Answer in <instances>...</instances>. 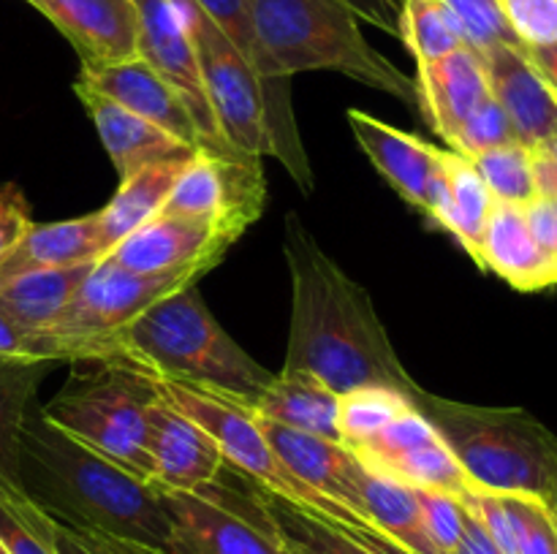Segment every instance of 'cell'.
I'll return each mask as SVG.
<instances>
[{
	"mask_svg": "<svg viewBox=\"0 0 557 554\" xmlns=\"http://www.w3.org/2000/svg\"><path fill=\"white\" fill-rule=\"evenodd\" d=\"M0 554H11L9 549H5V543H3V541H0Z\"/></svg>",
	"mask_w": 557,
	"mask_h": 554,
	"instance_id": "53",
	"label": "cell"
},
{
	"mask_svg": "<svg viewBox=\"0 0 557 554\" xmlns=\"http://www.w3.org/2000/svg\"><path fill=\"white\" fill-rule=\"evenodd\" d=\"M533 152H539V155H544V158H553V161H557V134L549 136V139L544 141V144L539 147V150H533Z\"/></svg>",
	"mask_w": 557,
	"mask_h": 554,
	"instance_id": "51",
	"label": "cell"
},
{
	"mask_svg": "<svg viewBox=\"0 0 557 554\" xmlns=\"http://www.w3.org/2000/svg\"><path fill=\"white\" fill-rule=\"evenodd\" d=\"M417 92L433 128L451 147L462 123L490 98L482 54L460 47L435 63L417 65Z\"/></svg>",
	"mask_w": 557,
	"mask_h": 554,
	"instance_id": "22",
	"label": "cell"
},
{
	"mask_svg": "<svg viewBox=\"0 0 557 554\" xmlns=\"http://www.w3.org/2000/svg\"><path fill=\"white\" fill-rule=\"evenodd\" d=\"M413 405L435 424L473 487L553 500L557 435L522 407H484L419 391Z\"/></svg>",
	"mask_w": 557,
	"mask_h": 554,
	"instance_id": "6",
	"label": "cell"
},
{
	"mask_svg": "<svg viewBox=\"0 0 557 554\" xmlns=\"http://www.w3.org/2000/svg\"><path fill=\"white\" fill-rule=\"evenodd\" d=\"M533 158H536L539 196H553V199H557V161L539 155V152H533Z\"/></svg>",
	"mask_w": 557,
	"mask_h": 554,
	"instance_id": "50",
	"label": "cell"
},
{
	"mask_svg": "<svg viewBox=\"0 0 557 554\" xmlns=\"http://www.w3.org/2000/svg\"><path fill=\"white\" fill-rule=\"evenodd\" d=\"M272 521H275L281 541L299 554H375L364 546L348 527L324 519L313 511L297 508L286 500L259 489Z\"/></svg>",
	"mask_w": 557,
	"mask_h": 554,
	"instance_id": "31",
	"label": "cell"
},
{
	"mask_svg": "<svg viewBox=\"0 0 557 554\" xmlns=\"http://www.w3.org/2000/svg\"><path fill=\"white\" fill-rule=\"evenodd\" d=\"M248 483L239 489L218 476L190 492L161 489L172 521L169 554H286L259 487Z\"/></svg>",
	"mask_w": 557,
	"mask_h": 554,
	"instance_id": "10",
	"label": "cell"
},
{
	"mask_svg": "<svg viewBox=\"0 0 557 554\" xmlns=\"http://www.w3.org/2000/svg\"><path fill=\"white\" fill-rule=\"evenodd\" d=\"M180 5L194 36L201 81L221 134L243 155L277 158L299 188L310 193L313 174L288 103V79H261L194 0H180Z\"/></svg>",
	"mask_w": 557,
	"mask_h": 554,
	"instance_id": "5",
	"label": "cell"
},
{
	"mask_svg": "<svg viewBox=\"0 0 557 554\" xmlns=\"http://www.w3.org/2000/svg\"><path fill=\"white\" fill-rule=\"evenodd\" d=\"M479 266L504 277L517 291H542L555 286L553 269L528 226L525 206L495 201L484 228Z\"/></svg>",
	"mask_w": 557,
	"mask_h": 554,
	"instance_id": "24",
	"label": "cell"
},
{
	"mask_svg": "<svg viewBox=\"0 0 557 554\" xmlns=\"http://www.w3.org/2000/svg\"><path fill=\"white\" fill-rule=\"evenodd\" d=\"M30 206H27V199L20 190V185H0V261L30 231Z\"/></svg>",
	"mask_w": 557,
	"mask_h": 554,
	"instance_id": "44",
	"label": "cell"
},
{
	"mask_svg": "<svg viewBox=\"0 0 557 554\" xmlns=\"http://www.w3.org/2000/svg\"><path fill=\"white\" fill-rule=\"evenodd\" d=\"M267 185L261 158L215 155L199 150L180 174L163 212L196 217L243 237L259 221Z\"/></svg>",
	"mask_w": 557,
	"mask_h": 554,
	"instance_id": "11",
	"label": "cell"
},
{
	"mask_svg": "<svg viewBox=\"0 0 557 554\" xmlns=\"http://www.w3.org/2000/svg\"><path fill=\"white\" fill-rule=\"evenodd\" d=\"M188 161L152 163V166L131 174L128 179L120 182L112 201H109L103 210L96 212L107 250H112L120 239H125L131 231H136L141 223H147L150 217H156L158 212H163V206H166L169 196H172L174 185H177L180 174H183Z\"/></svg>",
	"mask_w": 557,
	"mask_h": 554,
	"instance_id": "29",
	"label": "cell"
},
{
	"mask_svg": "<svg viewBox=\"0 0 557 554\" xmlns=\"http://www.w3.org/2000/svg\"><path fill=\"white\" fill-rule=\"evenodd\" d=\"M549 505H553V511L557 514V492L553 494V500H549Z\"/></svg>",
	"mask_w": 557,
	"mask_h": 554,
	"instance_id": "52",
	"label": "cell"
},
{
	"mask_svg": "<svg viewBox=\"0 0 557 554\" xmlns=\"http://www.w3.org/2000/svg\"><path fill=\"white\" fill-rule=\"evenodd\" d=\"M63 389L41 407L60 429L134 476L152 481L147 413L158 400V380L114 358L71 364Z\"/></svg>",
	"mask_w": 557,
	"mask_h": 554,
	"instance_id": "7",
	"label": "cell"
},
{
	"mask_svg": "<svg viewBox=\"0 0 557 554\" xmlns=\"http://www.w3.org/2000/svg\"><path fill=\"white\" fill-rule=\"evenodd\" d=\"M359 16L341 0H250L253 68L261 79L337 71L359 85L419 103L417 79L364 38Z\"/></svg>",
	"mask_w": 557,
	"mask_h": 554,
	"instance_id": "4",
	"label": "cell"
},
{
	"mask_svg": "<svg viewBox=\"0 0 557 554\" xmlns=\"http://www.w3.org/2000/svg\"><path fill=\"white\" fill-rule=\"evenodd\" d=\"M194 3L221 27L223 36L253 65L256 38L253 25H250V0H194Z\"/></svg>",
	"mask_w": 557,
	"mask_h": 554,
	"instance_id": "42",
	"label": "cell"
},
{
	"mask_svg": "<svg viewBox=\"0 0 557 554\" xmlns=\"http://www.w3.org/2000/svg\"><path fill=\"white\" fill-rule=\"evenodd\" d=\"M54 552L58 554H158L152 549L139 546V543L120 541V538L96 536V532H82L69 525H60L54 519L52 530Z\"/></svg>",
	"mask_w": 557,
	"mask_h": 554,
	"instance_id": "43",
	"label": "cell"
},
{
	"mask_svg": "<svg viewBox=\"0 0 557 554\" xmlns=\"http://www.w3.org/2000/svg\"><path fill=\"white\" fill-rule=\"evenodd\" d=\"M52 362H5L0 358V476L16 481L20 429L33 407L41 380L52 373Z\"/></svg>",
	"mask_w": 557,
	"mask_h": 554,
	"instance_id": "30",
	"label": "cell"
},
{
	"mask_svg": "<svg viewBox=\"0 0 557 554\" xmlns=\"http://www.w3.org/2000/svg\"><path fill=\"white\" fill-rule=\"evenodd\" d=\"M259 421L267 440H270L272 451L281 456L283 465H286L299 481H305L308 487H313L315 492L326 494V498L337 500V503H343L346 508H351L354 514H359L368 521L362 498H359L357 489L359 459L343 440H330L319 438V435L299 432V429L267 421V418L261 416Z\"/></svg>",
	"mask_w": 557,
	"mask_h": 554,
	"instance_id": "20",
	"label": "cell"
},
{
	"mask_svg": "<svg viewBox=\"0 0 557 554\" xmlns=\"http://www.w3.org/2000/svg\"><path fill=\"white\" fill-rule=\"evenodd\" d=\"M525 49L557 43V0H498Z\"/></svg>",
	"mask_w": 557,
	"mask_h": 554,
	"instance_id": "41",
	"label": "cell"
},
{
	"mask_svg": "<svg viewBox=\"0 0 557 554\" xmlns=\"http://www.w3.org/2000/svg\"><path fill=\"white\" fill-rule=\"evenodd\" d=\"M337 407L341 394L319 378L297 369H281L256 400L253 413L267 421L319 435V438L341 440L337 429Z\"/></svg>",
	"mask_w": 557,
	"mask_h": 554,
	"instance_id": "26",
	"label": "cell"
},
{
	"mask_svg": "<svg viewBox=\"0 0 557 554\" xmlns=\"http://www.w3.org/2000/svg\"><path fill=\"white\" fill-rule=\"evenodd\" d=\"M147 421H150L147 449L152 459V483L158 489L190 492L221 476L226 462L215 438L196 418L163 400L161 391L150 405Z\"/></svg>",
	"mask_w": 557,
	"mask_h": 554,
	"instance_id": "16",
	"label": "cell"
},
{
	"mask_svg": "<svg viewBox=\"0 0 557 554\" xmlns=\"http://www.w3.org/2000/svg\"><path fill=\"white\" fill-rule=\"evenodd\" d=\"M54 519L38 508L20 483L0 476V541L11 554H58L52 541Z\"/></svg>",
	"mask_w": 557,
	"mask_h": 554,
	"instance_id": "35",
	"label": "cell"
},
{
	"mask_svg": "<svg viewBox=\"0 0 557 554\" xmlns=\"http://www.w3.org/2000/svg\"><path fill=\"white\" fill-rule=\"evenodd\" d=\"M364 155L373 161L381 177L411 206L430 215L435 188L444 172V150L428 144L408 130L395 128L368 112L351 109L346 114Z\"/></svg>",
	"mask_w": 557,
	"mask_h": 554,
	"instance_id": "15",
	"label": "cell"
},
{
	"mask_svg": "<svg viewBox=\"0 0 557 554\" xmlns=\"http://www.w3.org/2000/svg\"><path fill=\"white\" fill-rule=\"evenodd\" d=\"M359 20L370 22L389 36H400V3L403 0H341Z\"/></svg>",
	"mask_w": 557,
	"mask_h": 554,
	"instance_id": "46",
	"label": "cell"
},
{
	"mask_svg": "<svg viewBox=\"0 0 557 554\" xmlns=\"http://www.w3.org/2000/svg\"><path fill=\"white\" fill-rule=\"evenodd\" d=\"M493 206V193L479 177L471 158L455 150H444V172H441L428 217L438 223L444 231H449L476 264Z\"/></svg>",
	"mask_w": 557,
	"mask_h": 554,
	"instance_id": "25",
	"label": "cell"
},
{
	"mask_svg": "<svg viewBox=\"0 0 557 554\" xmlns=\"http://www.w3.org/2000/svg\"><path fill=\"white\" fill-rule=\"evenodd\" d=\"M0 358L5 362H25V364H36V362H79L76 356V348L71 345L69 337L58 335L52 329H27V326L16 324L14 318L0 310Z\"/></svg>",
	"mask_w": 557,
	"mask_h": 554,
	"instance_id": "36",
	"label": "cell"
},
{
	"mask_svg": "<svg viewBox=\"0 0 557 554\" xmlns=\"http://www.w3.org/2000/svg\"><path fill=\"white\" fill-rule=\"evenodd\" d=\"M509 141H517L515 128H511L506 112L498 106L493 92H490L487 101H484L482 106L462 123V128L457 130L449 150L460 152V155L466 158H473L484 150H493V147L509 144Z\"/></svg>",
	"mask_w": 557,
	"mask_h": 554,
	"instance_id": "39",
	"label": "cell"
},
{
	"mask_svg": "<svg viewBox=\"0 0 557 554\" xmlns=\"http://www.w3.org/2000/svg\"><path fill=\"white\" fill-rule=\"evenodd\" d=\"M351 451L370 470L397 478L413 489H438L457 498L476 489L446 445L444 435L417 405L408 407L384 432L354 445Z\"/></svg>",
	"mask_w": 557,
	"mask_h": 554,
	"instance_id": "13",
	"label": "cell"
},
{
	"mask_svg": "<svg viewBox=\"0 0 557 554\" xmlns=\"http://www.w3.org/2000/svg\"><path fill=\"white\" fill-rule=\"evenodd\" d=\"M346 527V525H343ZM348 530L354 532V536L359 538V541L364 543L368 549H373L375 554H411L408 549H403L400 543L392 541L389 536H384L381 530H375L373 525H364V527H348Z\"/></svg>",
	"mask_w": 557,
	"mask_h": 554,
	"instance_id": "48",
	"label": "cell"
},
{
	"mask_svg": "<svg viewBox=\"0 0 557 554\" xmlns=\"http://www.w3.org/2000/svg\"><path fill=\"white\" fill-rule=\"evenodd\" d=\"M158 391H161L163 400H169L174 407H180V411L188 413L190 418H196V421L215 438L226 467L237 470L239 476L253 481L259 489L286 500V503L297 505V508L313 511V514L324 516V519L337 521V525H368L362 516L354 514L351 508H346V505L337 503V500L315 492L313 487L299 481V478L283 465L281 456L272 451L270 440H267L264 429H261L259 416H256L250 405L237 400H226V396H218L212 394V391L166 383V380H158Z\"/></svg>",
	"mask_w": 557,
	"mask_h": 554,
	"instance_id": "8",
	"label": "cell"
},
{
	"mask_svg": "<svg viewBox=\"0 0 557 554\" xmlns=\"http://www.w3.org/2000/svg\"><path fill=\"white\" fill-rule=\"evenodd\" d=\"M471 163L495 201L525 206L539 196L536 158L531 147L522 141H509V144L479 152L471 158Z\"/></svg>",
	"mask_w": 557,
	"mask_h": 554,
	"instance_id": "33",
	"label": "cell"
},
{
	"mask_svg": "<svg viewBox=\"0 0 557 554\" xmlns=\"http://www.w3.org/2000/svg\"><path fill=\"white\" fill-rule=\"evenodd\" d=\"M283 546H286V543H283ZM286 554H299V552H294V549L286 546Z\"/></svg>",
	"mask_w": 557,
	"mask_h": 554,
	"instance_id": "54",
	"label": "cell"
},
{
	"mask_svg": "<svg viewBox=\"0 0 557 554\" xmlns=\"http://www.w3.org/2000/svg\"><path fill=\"white\" fill-rule=\"evenodd\" d=\"M490 92L515 128L517 141L539 150L557 134V96L522 47H493L482 52Z\"/></svg>",
	"mask_w": 557,
	"mask_h": 554,
	"instance_id": "19",
	"label": "cell"
},
{
	"mask_svg": "<svg viewBox=\"0 0 557 554\" xmlns=\"http://www.w3.org/2000/svg\"><path fill=\"white\" fill-rule=\"evenodd\" d=\"M506 494L515 516V554H557V514L553 505L536 494Z\"/></svg>",
	"mask_w": 557,
	"mask_h": 554,
	"instance_id": "38",
	"label": "cell"
},
{
	"mask_svg": "<svg viewBox=\"0 0 557 554\" xmlns=\"http://www.w3.org/2000/svg\"><path fill=\"white\" fill-rule=\"evenodd\" d=\"M283 253L292 272V331L283 369L313 375L337 394L386 386L413 402L422 386L403 367L368 288L319 248L297 212L286 215Z\"/></svg>",
	"mask_w": 557,
	"mask_h": 554,
	"instance_id": "1",
	"label": "cell"
},
{
	"mask_svg": "<svg viewBox=\"0 0 557 554\" xmlns=\"http://www.w3.org/2000/svg\"><path fill=\"white\" fill-rule=\"evenodd\" d=\"M525 54L531 58V63L536 65L539 74L547 79V85L553 87L557 96V43H549V47H531L525 49Z\"/></svg>",
	"mask_w": 557,
	"mask_h": 554,
	"instance_id": "49",
	"label": "cell"
},
{
	"mask_svg": "<svg viewBox=\"0 0 557 554\" xmlns=\"http://www.w3.org/2000/svg\"><path fill=\"white\" fill-rule=\"evenodd\" d=\"M237 239L239 237L234 231L218 228L207 221L158 212L136 231L120 239L109 250L107 259L123 269L152 275V272L177 269V266L194 264V261H221Z\"/></svg>",
	"mask_w": 557,
	"mask_h": 554,
	"instance_id": "14",
	"label": "cell"
},
{
	"mask_svg": "<svg viewBox=\"0 0 557 554\" xmlns=\"http://www.w3.org/2000/svg\"><path fill=\"white\" fill-rule=\"evenodd\" d=\"M408 407H413V402L386 386H362V389L346 391L341 394V407H337L341 440L348 449H354V445L384 432Z\"/></svg>",
	"mask_w": 557,
	"mask_h": 554,
	"instance_id": "34",
	"label": "cell"
},
{
	"mask_svg": "<svg viewBox=\"0 0 557 554\" xmlns=\"http://www.w3.org/2000/svg\"><path fill=\"white\" fill-rule=\"evenodd\" d=\"M525 217L533 239L542 248L557 282V199H553V196H536L531 204H525Z\"/></svg>",
	"mask_w": 557,
	"mask_h": 554,
	"instance_id": "45",
	"label": "cell"
},
{
	"mask_svg": "<svg viewBox=\"0 0 557 554\" xmlns=\"http://www.w3.org/2000/svg\"><path fill=\"white\" fill-rule=\"evenodd\" d=\"M357 489L364 505V516L375 530L389 536L411 554H441L424 525L417 489L397 478L381 476L362 462H359Z\"/></svg>",
	"mask_w": 557,
	"mask_h": 554,
	"instance_id": "27",
	"label": "cell"
},
{
	"mask_svg": "<svg viewBox=\"0 0 557 554\" xmlns=\"http://www.w3.org/2000/svg\"><path fill=\"white\" fill-rule=\"evenodd\" d=\"M468 508V505H466ZM451 554H504L498 546L493 543V538L487 536V530L482 527V521L468 511V521H466V532H462V541L457 543V549Z\"/></svg>",
	"mask_w": 557,
	"mask_h": 554,
	"instance_id": "47",
	"label": "cell"
},
{
	"mask_svg": "<svg viewBox=\"0 0 557 554\" xmlns=\"http://www.w3.org/2000/svg\"><path fill=\"white\" fill-rule=\"evenodd\" d=\"M76 85L120 103V106L139 114V117L150 119L152 125L172 134L174 139L185 141L194 150H205L185 98L180 96L177 87L169 85L141 58L114 65H98V68H85L82 65Z\"/></svg>",
	"mask_w": 557,
	"mask_h": 554,
	"instance_id": "18",
	"label": "cell"
},
{
	"mask_svg": "<svg viewBox=\"0 0 557 554\" xmlns=\"http://www.w3.org/2000/svg\"><path fill=\"white\" fill-rule=\"evenodd\" d=\"M114 362L250 407L275 378L223 331L196 286L172 293L136 318L120 335Z\"/></svg>",
	"mask_w": 557,
	"mask_h": 554,
	"instance_id": "3",
	"label": "cell"
},
{
	"mask_svg": "<svg viewBox=\"0 0 557 554\" xmlns=\"http://www.w3.org/2000/svg\"><path fill=\"white\" fill-rule=\"evenodd\" d=\"M136 22H139V58L150 63L163 79L177 87L180 96L194 114L201 147L215 155L237 158L226 136L218 128V119L207 101L205 81H201L199 58H196L194 36L180 0H134Z\"/></svg>",
	"mask_w": 557,
	"mask_h": 554,
	"instance_id": "12",
	"label": "cell"
},
{
	"mask_svg": "<svg viewBox=\"0 0 557 554\" xmlns=\"http://www.w3.org/2000/svg\"><path fill=\"white\" fill-rule=\"evenodd\" d=\"M397 38H403V43L411 49L417 65L435 63L466 47L460 27L444 0H403Z\"/></svg>",
	"mask_w": 557,
	"mask_h": 554,
	"instance_id": "32",
	"label": "cell"
},
{
	"mask_svg": "<svg viewBox=\"0 0 557 554\" xmlns=\"http://www.w3.org/2000/svg\"><path fill=\"white\" fill-rule=\"evenodd\" d=\"M71 41L85 68L139 58L134 0H27Z\"/></svg>",
	"mask_w": 557,
	"mask_h": 554,
	"instance_id": "17",
	"label": "cell"
},
{
	"mask_svg": "<svg viewBox=\"0 0 557 554\" xmlns=\"http://www.w3.org/2000/svg\"><path fill=\"white\" fill-rule=\"evenodd\" d=\"M74 90L79 101L85 103L87 112H90L98 139H101L103 150L109 152L114 168H117L120 182L128 179L131 174L152 166V163L188 161L199 152L185 144V141L174 139L172 134H166L158 125H152L150 119L128 112V109L98 96V92L85 90L79 85H74Z\"/></svg>",
	"mask_w": 557,
	"mask_h": 554,
	"instance_id": "21",
	"label": "cell"
},
{
	"mask_svg": "<svg viewBox=\"0 0 557 554\" xmlns=\"http://www.w3.org/2000/svg\"><path fill=\"white\" fill-rule=\"evenodd\" d=\"M96 264L98 261H90L11 277L0 282V310L27 329H52Z\"/></svg>",
	"mask_w": 557,
	"mask_h": 554,
	"instance_id": "28",
	"label": "cell"
},
{
	"mask_svg": "<svg viewBox=\"0 0 557 554\" xmlns=\"http://www.w3.org/2000/svg\"><path fill=\"white\" fill-rule=\"evenodd\" d=\"M444 3L455 16L466 47L476 49L479 54L493 47H522L506 22L498 0H444Z\"/></svg>",
	"mask_w": 557,
	"mask_h": 554,
	"instance_id": "37",
	"label": "cell"
},
{
	"mask_svg": "<svg viewBox=\"0 0 557 554\" xmlns=\"http://www.w3.org/2000/svg\"><path fill=\"white\" fill-rule=\"evenodd\" d=\"M215 264L218 261L205 259L177 266V269L139 275V272L123 269L114 261L101 259L82 282L76 297L71 299L69 310L52 326V331L69 337L71 345L79 353V362L114 358L120 335L136 318H141L147 310L172 293L196 286V280Z\"/></svg>",
	"mask_w": 557,
	"mask_h": 554,
	"instance_id": "9",
	"label": "cell"
},
{
	"mask_svg": "<svg viewBox=\"0 0 557 554\" xmlns=\"http://www.w3.org/2000/svg\"><path fill=\"white\" fill-rule=\"evenodd\" d=\"M16 481L60 525L139 543L158 554L172 549L161 489L71 438L36 405L20 429Z\"/></svg>",
	"mask_w": 557,
	"mask_h": 554,
	"instance_id": "2",
	"label": "cell"
},
{
	"mask_svg": "<svg viewBox=\"0 0 557 554\" xmlns=\"http://www.w3.org/2000/svg\"><path fill=\"white\" fill-rule=\"evenodd\" d=\"M107 255L109 250L103 244L96 212L74 217V221L33 223L30 231L0 261V282L27 275V272L90 264V261H101Z\"/></svg>",
	"mask_w": 557,
	"mask_h": 554,
	"instance_id": "23",
	"label": "cell"
},
{
	"mask_svg": "<svg viewBox=\"0 0 557 554\" xmlns=\"http://www.w3.org/2000/svg\"><path fill=\"white\" fill-rule=\"evenodd\" d=\"M417 492L430 538H433L441 554H451L457 543L462 541V532H466V503L457 494L438 492V489H417Z\"/></svg>",
	"mask_w": 557,
	"mask_h": 554,
	"instance_id": "40",
	"label": "cell"
}]
</instances>
